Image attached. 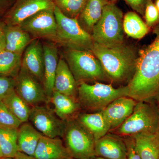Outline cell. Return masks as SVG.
<instances>
[{
  "label": "cell",
  "mask_w": 159,
  "mask_h": 159,
  "mask_svg": "<svg viewBox=\"0 0 159 159\" xmlns=\"http://www.w3.org/2000/svg\"><path fill=\"white\" fill-rule=\"evenodd\" d=\"M152 43L139 52L134 73L127 85L128 97L137 101H150L159 94V23Z\"/></svg>",
  "instance_id": "obj_1"
},
{
  "label": "cell",
  "mask_w": 159,
  "mask_h": 159,
  "mask_svg": "<svg viewBox=\"0 0 159 159\" xmlns=\"http://www.w3.org/2000/svg\"><path fill=\"white\" fill-rule=\"evenodd\" d=\"M91 51L99 60L110 81L129 82L134 73L138 57L133 47L125 43L108 47L93 43Z\"/></svg>",
  "instance_id": "obj_2"
},
{
  "label": "cell",
  "mask_w": 159,
  "mask_h": 159,
  "mask_svg": "<svg viewBox=\"0 0 159 159\" xmlns=\"http://www.w3.org/2000/svg\"><path fill=\"white\" fill-rule=\"evenodd\" d=\"M123 12L113 2L107 4L91 33L93 43L105 47L124 43Z\"/></svg>",
  "instance_id": "obj_3"
},
{
  "label": "cell",
  "mask_w": 159,
  "mask_h": 159,
  "mask_svg": "<svg viewBox=\"0 0 159 159\" xmlns=\"http://www.w3.org/2000/svg\"><path fill=\"white\" fill-rule=\"evenodd\" d=\"M127 85L116 88L111 84L96 82L78 84L77 99L81 108L90 111H102L115 99L128 97Z\"/></svg>",
  "instance_id": "obj_4"
},
{
  "label": "cell",
  "mask_w": 159,
  "mask_h": 159,
  "mask_svg": "<svg viewBox=\"0 0 159 159\" xmlns=\"http://www.w3.org/2000/svg\"><path fill=\"white\" fill-rule=\"evenodd\" d=\"M63 56L77 85L88 81H109L100 61L91 50L66 49Z\"/></svg>",
  "instance_id": "obj_5"
},
{
  "label": "cell",
  "mask_w": 159,
  "mask_h": 159,
  "mask_svg": "<svg viewBox=\"0 0 159 159\" xmlns=\"http://www.w3.org/2000/svg\"><path fill=\"white\" fill-rule=\"evenodd\" d=\"M54 12L57 24L54 43L66 49L91 50L92 36L81 28L77 19L67 17L56 6Z\"/></svg>",
  "instance_id": "obj_6"
},
{
  "label": "cell",
  "mask_w": 159,
  "mask_h": 159,
  "mask_svg": "<svg viewBox=\"0 0 159 159\" xmlns=\"http://www.w3.org/2000/svg\"><path fill=\"white\" fill-rule=\"evenodd\" d=\"M150 101H139L130 116L115 129L119 136L132 137L138 134L157 131L158 114L156 105Z\"/></svg>",
  "instance_id": "obj_7"
},
{
  "label": "cell",
  "mask_w": 159,
  "mask_h": 159,
  "mask_svg": "<svg viewBox=\"0 0 159 159\" xmlns=\"http://www.w3.org/2000/svg\"><path fill=\"white\" fill-rule=\"evenodd\" d=\"M63 138L65 146L72 157L90 159L95 157L93 136L77 119L67 122Z\"/></svg>",
  "instance_id": "obj_8"
},
{
  "label": "cell",
  "mask_w": 159,
  "mask_h": 159,
  "mask_svg": "<svg viewBox=\"0 0 159 159\" xmlns=\"http://www.w3.org/2000/svg\"><path fill=\"white\" fill-rule=\"evenodd\" d=\"M29 121L43 135L51 138H63L67 122L60 119L47 106L31 107Z\"/></svg>",
  "instance_id": "obj_9"
},
{
  "label": "cell",
  "mask_w": 159,
  "mask_h": 159,
  "mask_svg": "<svg viewBox=\"0 0 159 159\" xmlns=\"http://www.w3.org/2000/svg\"><path fill=\"white\" fill-rule=\"evenodd\" d=\"M54 9L37 12L24 20L19 25L32 39H45L54 43L57 24Z\"/></svg>",
  "instance_id": "obj_10"
},
{
  "label": "cell",
  "mask_w": 159,
  "mask_h": 159,
  "mask_svg": "<svg viewBox=\"0 0 159 159\" xmlns=\"http://www.w3.org/2000/svg\"><path fill=\"white\" fill-rule=\"evenodd\" d=\"M15 90L29 106L48 103L43 84L23 66L15 77Z\"/></svg>",
  "instance_id": "obj_11"
},
{
  "label": "cell",
  "mask_w": 159,
  "mask_h": 159,
  "mask_svg": "<svg viewBox=\"0 0 159 159\" xmlns=\"http://www.w3.org/2000/svg\"><path fill=\"white\" fill-rule=\"evenodd\" d=\"M55 6L54 0H15L2 18L6 25H19L31 16Z\"/></svg>",
  "instance_id": "obj_12"
},
{
  "label": "cell",
  "mask_w": 159,
  "mask_h": 159,
  "mask_svg": "<svg viewBox=\"0 0 159 159\" xmlns=\"http://www.w3.org/2000/svg\"><path fill=\"white\" fill-rule=\"evenodd\" d=\"M43 45L44 54L43 85L48 103L54 92V79L59 60L58 51L57 44L51 41L43 42Z\"/></svg>",
  "instance_id": "obj_13"
},
{
  "label": "cell",
  "mask_w": 159,
  "mask_h": 159,
  "mask_svg": "<svg viewBox=\"0 0 159 159\" xmlns=\"http://www.w3.org/2000/svg\"><path fill=\"white\" fill-rule=\"evenodd\" d=\"M138 101L128 97H120L101 111L108 122L110 131L119 127L130 116Z\"/></svg>",
  "instance_id": "obj_14"
},
{
  "label": "cell",
  "mask_w": 159,
  "mask_h": 159,
  "mask_svg": "<svg viewBox=\"0 0 159 159\" xmlns=\"http://www.w3.org/2000/svg\"><path fill=\"white\" fill-rule=\"evenodd\" d=\"M22 66L25 68L43 84L44 77V54L43 42L33 39L23 53Z\"/></svg>",
  "instance_id": "obj_15"
},
{
  "label": "cell",
  "mask_w": 159,
  "mask_h": 159,
  "mask_svg": "<svg viewBox=\"0 0 159 159\" xmlns=\"http://www.w3.org/2000/svg\"><path fill=\"white\" fill-rule=\"evenodd\" d=\"M95 156L107 159H127L124 139L119 136L107 134L95 142Z\"/></svg>",
  "instance_id": "obj_16"
},
{
  "label": "cell",
  "mask_w": 159,
  "mask_h": 159,
  "mask_svg": "<svg viewBox=\"0 0 159 159\" xmlns=\"http://www.w3.org/2000/svg\"><path fill=\"white\" fill-rule=\"evenodd\" d=\"M77 90L78 85L74 75L65 60L61 57L54 79V91L77 99Z\"/></svg>",
  "instance_id": "obj_17"
},
{
  "label": "cell",
  "mask_w": 159,
  "mask_h": 159,
  "mask_svg": "<svg viewBox=\"0 0 159 159\" xmlns=\"http://www.w3.org/2000/svg\"><path fill=\"white\" fill-rule=\"evenodd\" d=\"M71 157L60 138H51L42 135L34 152L36 159H63Z\"/></svg>",
  "instance_id": "obj_18"
},
{
  "label": "cell",
  "mask_w": 159,
  "mask_h": 159,
  "mask_svg": "<svg viewBox=\"0 0 159 159\" xmlns=\"http://www.w3.org/2000/svg\"><path fill=\"white\" fill-rule=\"evenodd\" d=\"M50 102L54 105V113L65 122L77 119L81 108L78 99L55 91L53 92Z\"/></svg>",
  "instance_id": "obj_19"
},
{
  "label": "cell",
  "mask_w": 159,
  "mask_h": 159,
  "mask_svg": "<svg viewBox=\"0 0 159 159\" xmlns=\"http://www.w3.org/2000/svg\"><path fill=\"white\" fill-rule=\"evenodd\" d=\"M42 135L30 123H22L18 129V152L34 157L38 144Z\"/></svg>",
  "instance_id": "obj_20"
},
{
  "label": "cell",
  "mask_w": 159,
  "mask_h": 159,
  "mask_svg": "<svg viewBox=\"0 0 159 159\" xmlns=\"http://www.w3.org/2000/svg\"><path fill=\"white\" fill-rule=\"evenodd\" d=\"M134 139L137 152L142 159H159V134L156 132L138 134Z\"/></svg>",
  "instance_id": "obj_21"
},
{
  "label": "cell",
  "mask_w": 159,
  "mask_h": 159,
  "mask_svg": "<svg viewBox=\"0 0 159 159\" xmlns=\"http://www.w3.org/2000/svg\"><path fill=\"white\" fill-rule=\"evenodd\" d=\"M109 2L108 0H88L77 18L84 31L91 35L94 26L101 17L103 8Z\"/></svg>",
  "instance_id": "obj_22"
},
{
  "label": "cell",
  "mask_w": 159,
  "mask_h": 159,
  "mask_svg": "<svg viewBox=\"0 0 159 159\" xmlns=\"http://www.w3.org/2000/svg\"><path fill=\"white\" fill-rule=\"evenodd\" d=\"M3 31L6 39V50L13 53L23 54L33 39L20 25H6Z\"/></svg>",
  "instance_id": "obj_23"
},
{
  "label": "cell",
  "mask_w": 159,
  "mask_h": 159,
  "mask_svg": "<svg viewBox=\"0 0 159 159\" xmlns=\"http://www.w3.org/2000/svg\"><path fill=\"white\" fill-rule=\"evenodd\" d=\"M93 136L95 141L110 131V127L102 112L80 114L77 118Z\"/></svg>",
  "instance_id": "obj_24"
},
{
  "label": "cell",
  "mask_w": 159,
  "mask_h": 159,
  "mask_svg": "<svg viewBox=\"0 0 159 159\" xmlns=\"http://www.w3.org/2000/svg\"><path fill=\"white\" fill-rule=\"evenodd\" d=\"M123 29L125 34L134 39H141L149 31L146 23L134 11H129L124 16Z\"/></svg>",
  "instance_id": "obj_25"
},
{
  "label": "cell",
  "mask_w": 159,
  "mask_h": 159,
  "mask_svg": "<svg viewBox=\"0 0 159 159\" xmlns=\"http://www.w3.org/2000/svg\"><path fill=\"white\" fill-rule=\"evenodd\" d=\"M23 54L6 50L0 53V76L15 78L21 67Z\"/></svg>",
  "instance_id": "obj_26"
},
{
  "label": "cell",
  "mask_w": 159,
  "mask_h": 159,
  "mask_svg": "<svg viewBox=\"0 0 159 159\" xmlns=\"http://www.w3.org/2000/svg\"><path fill=\"white\" fill-rule=\"evenodd\" d=\"M18 129L0 124V146L4 157L15 158L17 154Z\"/></svg>",
  "instance_id": "obj_27"
},
{
  "label": "cell",
  "mask_w": 159,
  "mask_h": 159,
  "mask_svg": "<svg viewBox=\"0 0 159 159\" xmlns=\"http://www.w3.org/2000/svg\"><path fill=\"white\" fill-rule=\"evenodd\" d=\"M2 100L22 123L29 121L31 108L17 95L15 89Z\"/></svg>",
  "instance_id": "obj_28"
},
{
  "label": "cell",
  "mask_w": 159,
  "mask_h": 159,
  "mask_svg": "<svg viewBox=\"0 0 159 159\" xmlns=\"http://www.w3.org/2000/svg\"><path fill=\"white\" fill-rule=\"evenodd\" d=\"M88 0H54L55 6L63 14L70 18L77 19Z\"/></svg>",
  "instance_id": "obj_29"
},
{
  "label": "cell",
  "mask_w": 159,
  "mask_h": 159,
  "mask_svg": "<svg viewBox=\"0 0 159 159\" xmlns=\"http://www.w3.org/2000/svg\"><path fill=\"white\" fill-rule=\"evenodd\" d=\"M22 123L9 110L2 100L0 99V124L11 128L18 129Z\"/></svg>",
  "instance_id": "obj_30"
},
{
  "label": "cell",
  "mask_w": 159,
  "mask_h": 159,
  "mask_svg": "<svg viewBox=\"0 0 159 159\" xmlns=\"http://www.w3.org/2000/svg\"><path fill=\"white\" fill-rule=\"evenodd\" d=\"M145 23L148 27H152L159 22V11L152 0H148L145 6Z\"/></svg>",
  "instance_id": "obj_31"
},
{
  "label": "cell",
  "mask_w": 159,
  "mask_h": 159,
  "mask_svg": "<svg viewBox=\"0 0 159 159\" xmlns=\"http://www.w3.org/2000/svg\"><path fill=\"white\" fill-rule=\"evenodd\" d=\"M15 83V78L0 76V99L14 89Z\"/></svg>",
  "instance_id": "obj_32"
},
{
  "label": "cell",
  "mask_w": 159,
  "mask_h": 159,
  "mask_svg": "<svg viewBox=\"0 0 159 159\" xmlns=\"http://www.w3.org/2000/svg\"><path fill=\"white\" fill-rule=\"evenodd\" d=\"M123 139L127 148V159H142L136 150L133 138L126 137Z\"/></svg>",
  "instance_id": "obj_33"
},
{
  "label": "cell",
  "mask_w": 159,
  "mask_h": 159,
  "mask_svg": "<svg viewBox=\"0 0 159 159\" xmlns=\"http://www.w3.org/2000/svg\"><path fill=\"white\" fill-rule=\"evenodd\" d=\"M133 10L140 14H144L145 6L148 0H124Z\"/></svg>",
  "instance_id": "obj_34"
},
{
  "label": "cell",
  "mask_w": 159,
  "mask_h": 159,
  "mask_svg": "<svg viewBox=\"0 0 159 159\" xmlns=\"http://www.w3.org/2000/svg\"><path fill=\"white\" fill-rule=\"evenodd\" d=\"M15 0H0V17H2L14 4Z\"/></svg>",
  "instance_id": "obj_35"
},
{
  "label": "cell",
  "mask_w": 159,
  "mask_h": 159,
  "mask_svg": "<svg viewBox=\"0 0 159 159\" xmlns=\"http://www.w3.org/2000/svg\"><path fill=\"white\" fill-rule=\"evenodd\" d=\"M5 50H6V39H5L4 31H3L0 33V53Z\"/></svg>",
  "instance_id": "obj_36"
},
{
  "label": "cell",
  "mask_w": 159,
  "mask_h": 159,
  "mask_svg": "<svg viewBox=\"0 0 159 159\" xmlns=\"http://www.w3.org/2000/svg\"><path fill=\"white\" fill-rule=\"evenodd\" d=\"M15 159H36L34 157L29 156L25 154L22 153L20 152H18L16 156Z\"/></svg>",
  "instance_id": "obj_37"
},
{
  "label": "cell",
  "mask_w": 159,
  "mask_h": 159,
  "mask_svg": "<svg viewBox=\"0 0 159 159\" xmlns=\"http://www.w3.org/2000/svg\"><path fill=\"white\" fill-rule=\"evenodd\" d=\"M157 104L156 105L157 109L158 114V128H157V132L159 134V94L158 95L156 98H157Z\"/></svg>",
  "instance_id": "obj_38"
},
{
  "label": "cell",
  "mask_w": 159,
  "mask_h": 159,
  "mask_svg": "<svg viewBox=\"0 0 159 159\" xmlns=\"http://www.w3.org/2000/svg\"><path fill=\"white\" fill-rule=\"evenodd\" d=\"M5 26H6V25L3 21L2 18V17H0V33L3 31Z\"/></svg>",
  "instance_id": "obj_39"
},
{
  "label": "cell",
  "mask_w": 159,
  "mask_h": 159,
  "mask_svg": "<svg viewBox=\"0 0 159 159\" xmlns=\"http://www.w3.org/2000/svg\"><path fill=\"white\" fill-rule=\"evenodd\" d=\"M155 5L156 6L157 9H158V11H159V0H156L155 2Z\"/></svg>",
  "instance_id": "obj_40"
},
{
  "label": "cell",
  "mask_w": 159,
  "mask_h": 159,
  "mask_svg": "<svg viewBox=\"0 0 159 159\" xmlns=\"http://www.w3.org/2000/svg\"><path fill=\"white\" fill-rule=\"evenodd\" d=\"M90 159H107L105 158H103L100 157L95 156L92 157Z\"/></svg>",
  "instance_id": "obj_41"
},
{
  "label": "cell",
  "mask_w": 159,
  "mask_h": 159,
  "mask_svg": "<svg viewBox=\"0 0 159 159\" xmlns=\"http://www.w3.org/2000/svg\"><path fill=\"white\" fill-rule=\"evenodd\" d=\"M3 157H3L2 150H1V146H0V159L2 158Z\"/></svg>",
  "instance_id": "obj_42"
},
{
  "label": "cell",
  "mask_w": 159,
  "mask_h": 159,
  "mask_svg": "<svg viewBox=\"0 0 159 159\" xmlns=\"http://www.w3.org/2000/svg\"><path fill=\"white\" fill-rule=\"evenodd\" d=\"M63 159H79L77 158H75L72 157H69L65 158Z\"/></svg>",
  "instance_id": "obj_43"
},
{
  "label": "cell",
  "mask_w": 159,
  "mask_h": 159,
  "mask_svg": "<svg viewBox=\"0 0 159 159\" xmlns=\"http://www.w3.org/2000/svg\"><path fill=\"white\" fill-rule=\"evenodd\" d=\"M0 159H15V158H13L3 157L2 158Z\"/></svg>",
  "instance_id": "obj_44"
},
{
  "label": "cell",
  "mask_w": 159,
  "mask_h": 159,
  "mask_svg": "<svg viewBox=\"0 0 159 159\" xmlns=\"http://www.w3.org/2000/svg\"><path fill=\"white\" fill-rule=\"evenodd\" d=\"M110 2H113L114 1H116V0H108Z\"/></svg>",
  "instance_id": "obj_45"
}]
</instances>
